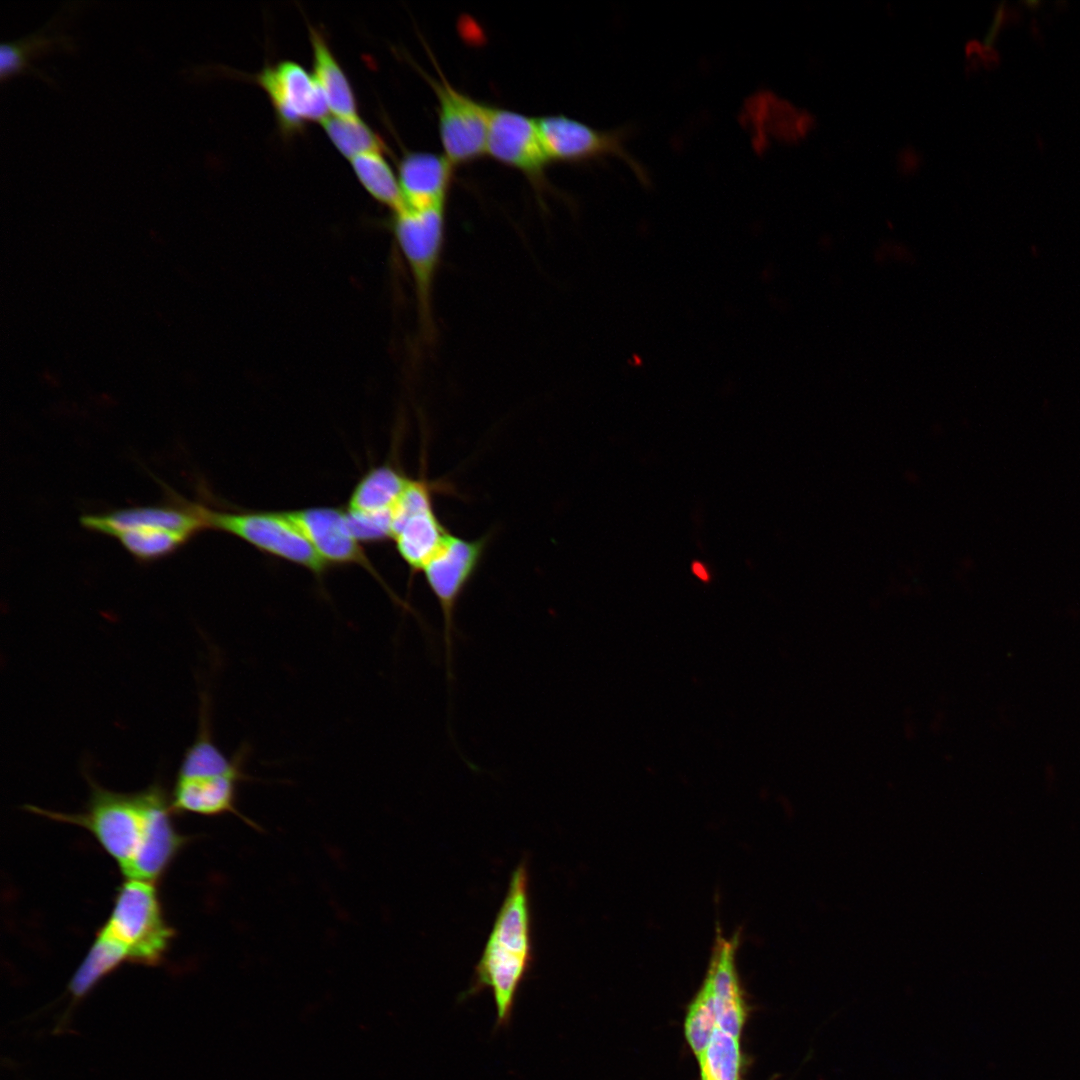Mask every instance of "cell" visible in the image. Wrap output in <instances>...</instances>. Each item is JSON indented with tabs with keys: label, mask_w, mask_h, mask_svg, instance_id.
I'll list each match as a JSON object with an SVG mask.
<instances>
[{
	"label": "cell",
	"mask_w": 1080,
	"mask_h": 1080,
	"mask_svg": "<svg viewBox=\"0 0 1080 1080\" xmlns=\"http://www.w3.org/2000/svg\"><path fill=\"white\" fill-rule=\"evenodd\" d=\"M533 962L530 878L523 860L512 871L472 982L462 998L490 989L497 1011L495 1027L508 1026L518 991Z\"/></svg>",
	"instance_id": "obj_1"
},
{
	"label": "cell",
	"mask_w": 1080,
	"mask_h": 1080,
	"mask_svg": "<svg viewBox=\"0 0 1080 1080\" xmlns=\"http://www.w3.org/2000/svg\"><path fill=\"white\" fill-rule=\"evenodd\" d=\"M124 961H129L125 948L98 930L93 944L70 982L71 993L77 997L84 995L103 976Z\"/></svg>",
	"instance_id": "obj_22"
},
{
	"label": "cell",
	"mask_w": 1080,
	"mask_h": 1080,
	"mask_svg": "<svg viewBox=\"0 0 1080 1080\" xmlns=\"http://www.w3.org/2000/svg\"><path fill=\"white\" fill-rule=\"evenodd\" d=\"M696 1059L699 1063L700 1080H740V1037L716 1026Z\"/></svg>",
	"instance_id": "obj_23"
},
{
	"label": "cell",
	"mask_w": 1080,
	"mask_h": 1080,
	"mask_svg": "<svg viewBox=\"0 0 1080 1080\" xmlns=\"http://www.w3.org/2000/svg\"><path fill=\"white\" fill-rule=\"evenodd\" d=\"M247 781H255V778L245 770L195 777L176 776L170 795L171 806L175 812L204 816L232 814L248 826L261 830L237 806L239 785Z\"/></svg>",
	"instance_id": "obj_14"
},
{
	"label": "cell",
	"mask_w": 1080,
	"mask_h": 1080,
	"mask_svg": "<svg viewBox=\"0 0 1080 1080\" xmlns=\"http://www.w3.org/2000/svg\"><path fill=\"white\" fill-rule=\"evenodd\" d=\"M740 931L727 937L720 926L715 938L704 979L709 983L716 1013V1026L741 1037L748 1007L737 969Z\"/></svg>",
	"instance_id": "obj_11"
},
{
	"label": "cell",
	"mask_w": 1080,
	"mask_h": 1080,
	"mask_svg": "<svg viewBox=\"0 0 1080 1080\" xmlns=\"http://www.w3.org/2000/svg\"><path fill=\"white\" fill-rule=\"evenodd\" d=\"M346 519L352 535L359 542L375 543L393 536V511L366 513L348 510Z\"/></svg>",
	"instance_id": "obj_27"
},
{
	"label": "cell",
	"mask_w": 1080,
	"mask_h": 1080,
	"mask_svg": "<svg viewBox=\"0 0 1080 1080\" xmlns=\"http://www.w3.org/2000/svg\"><path fill=\"white\" fill-rule=\"evenodd\" d=\"M207 529L232 534L256 549L302 566L315 575L327 564L286 512H225L201 505Z\"/></svg>",
	"instance_id": "obj_5"
},
{
	"label": "cell",
	"mask_w": 1080,
	"mask_h": 1080,
	"mask_svg": "<svg viewBox=\"0 0 1080 1080\" xmlns=\"http://www.w3.org/2000/svg\"><path fill=\"white\" fill-rule=\"evenodd\" d=\"M384 152L372 151L352 159L353 171L367 192L392 212L404 206L398 177L385 159Z\"/></svg>",
	"instance_id": "obj_21"
},
{
	"label": "cell",
	"mask_w": 1080,
	"mask_h": 1080,
	"mask_svg": "<svg viewBox=\"0 0 1080 1080\" xmlns=\"http://www.w3.org/2000/svg\"><path fill=\"white\" fill-rule=\"evenodd\" d=\"M437 77L422 72L438 103V131L443 154L454 165L486 155L490 106L454 87L434 61Z\"/></svg>",
	"instance_id": "obj_7"
},
{
	"label": "cell",
	"mask_w": 1080,
	"mask_h": 1080,
	"mask_svg": "<svg viewBox=\"0 0 1080 1080\" xmlns=\"http://www.w3.org/2000/svg\"><path fill=\"white\" fill-rule=\"evenodd\" d=\"M173 813L170 796L164 789L151 809L144 841L126 878L156 882L167 871L187 842L175 827Z\"/></svg>",
	"instance_id": "obj_16"
},
{
	"label": "cell",
	"mask_w": 1080,
	"mask_h": 1080,
	"mask_svg": "<svg viewBox=\"0 0 1080 1080\" xmlns=\"http://www.w3.org/2000/svg\"><path fill=\"white\" fill-rule=\"evenodd\" d=\"M454 168L444 154L404 152L398 163L404 205L418 209L446 206Z\"/></svg>",
	"instance_id": "obj_15"
},
{
	"label": "cell",
	"mask_w": 1080,
	"mask_h": 1080,
	"mask_svg": "<svg viewBox=\"0 0 1080 1080\" xmlns=\"http://www.w3.org/2000/svg\"><path fill=\"white\" fill-rule=\"evenodd\" d=\"M445 208L404 205L392 212L390 220L394 239L413 278L418 318L426 337L433 330V286L444 243Z\"/></svg>",
	"instance_id": "obj_4"
},
{
	"label": "cell",
	"mask_w": 1080,
	"mask_h": 1080,
	"mask_svg": "<svg viewBox=\"0 0 1080 1080\" xmlns=\"http://www.w3.org/2000/svg\"><path fill=\"white\" fill-rule=\"evenodd\" d=\"M490 534L467 539L451 533L422 572L443 616L446 673L452 681L455 615L458 603L471 582L487 549Z\"/></svg>",
	"instance_id": "obj_6"
},
{
	"label": "cell",
	"mask_w": 1080,
	"mask_h": 1080,
	"mask_svg": "<svg viewBox=\"0 0 1080 1080\" xmlns=\"http://www.w3.org/2000/svg\"><path fill=\"white\" fill-rule=\"evenodd\" d=\"M88 781L89 799L80 813L55 812L32 805L26 809L88 830L126 876L144 841L151 809L164 788L155 783L138 792L123 793L106 789L90 778Z\"/></svg>",
	"instance_id": "obj_2"
},
{
	"label": "cell",
	"mask_w": 1080,
	"mask_h": 1080,
	"mask_svg": "<svg viewBox=\"0 0 1080 1080\" xmlns=\"http://www.w3.org/2000/svg\"><path fill=\"white\" fill-rule=\"evenodd\" d=\"M99 930L125 948L129 961L145 965L159 963L175 935L165 919L156 883L134 878L121 884Z\"/></svg>",
	"instance_id": "obj_3"
},
{
	"label": "cell",
	"mask_w": 1080,
	"mask_h": 1080,
	"mask_svg": "<svg viewBox=\"0 0 1080 1080\" xmlns=\"http://www.w3.org/2000/svg\"><path fill=\"white\" fill-rule=\"evenodd\" d=\"M255 80L268 95L285 133L328 116L327 101L314 75L298 62L286 59L267 64L255 74Z\"/></svg>",
	"instance_id": "obj_10"
},
{
	"label": "cell",
	"mask_w": 1080,
	"mask_h": 1080,
	"mask_svg": "<svg viewBox=\"0 0 1080 1080\" xmlns=\"http://www.w3.org/2000/svg\"><path fill=\"white\" fill-rule=\"evenodd\" d=\"M716 1027L714 998L709 983L703 982L687 1007L684 1021L686 1041L697 1058Z\"/></svg>",
	"instance_id": "obj_26"
},
{
	"label": "cell",
	"mask_w": 1080,
	"mask_h": 1080,
	"mask_svg": "<svg viewBox=\"0 0 1080 1080\" xmlns=\"http://www.w3.org/2000/svg\"><path fill=\"white\" fill-rule=\"evenodd\" d=\"M537 123L550 162L584 163L614 156L629 166L641 184H650L646 168L625 147L630 127L600 130L562 114L539 117Z\"/></svg>",
	"instance_id": "obj_8"
},
{
	"label": "cell",
	"mask_w": 1080,
	"mask_h": 1080,
	"mask_svg": "<svg viewBox=\"0 0 1080 1080\" xmlns=\"http://www.w3.org/2000/svg\"><path fill=\"white\" fill-rule=\"evenodd\" d=\"M50 29L51 23L21 39L1 45L0 78L2 82L25 73L50 81L49 77L32 66L31 60L57 50L72 51L75 48L72 37L65 34H52L49 32Z\"/></svg>",
	"instance_id": "obj_19"
},
{
	"label": "cell",
	"mask_w": 1080,
	"mask_h": 1080,
	"mask_svg": "<svg viewBox=\"0 0 1080 1080\" xmlns=\"http://www.w3.org/2000/svg\"><path fill=\"white\" fill-rule=\"evenodd\" d=\"M448 534L436 514L434 503L393 513L392 539L412 573L422 572Z\"/></svg>",
	"instance_id": "obj_17"
},
{
	"label": "cell",
	"mask_w": 1080,
	"mask_h": 1080,
	"mask_svg": "<svg viewBox=\"0 0 1080 1080\" xmlns=\"http://www.w3.org/2000/svg\"><path fill=\"white\" fill-rule=\"evenodd\" d=\"M1039 3H1040L1039 1H1034V0H1030V1H1026V2H1025V4H1026V5H1028V6H1030V7H1031V6H1036V5H1039Z\"/></svg>",
	"instance_id": "obj_30"
},
{
	"label": "cell",
	"mask_w": 1080,
	"mask_h": 1080,
	"mask_svg": "<svg viewBox=\"0 0 1080 1080\" xmlns=\"http://www.w3.org/2000/svg\"><path fill=\"white\" fill-rule=\"evenodd\" d=\"M486 154L519 171L538 192L547 187L546 167L550 161L542 143L537 118L490 106Z\"/></svg>",
	"instance_id": "obj_9"
},
{
	"label": "cell",
	"mask_w": 1080,
	"mask_h": 1080,
	"mask_svg": "<svg viewBox=\"0 0 1080 1080\" xmlns=\"http://www.w3.org/2000/svg\"><path fill=\"white\" fill-rule=\"evenodd\" d=\"M692 570H693L694 574L696 576H698L700 579H702L704 581H707L709 579L708 573H707V571L705 570L704 566L701 563L694 562L693 565H692Z\"/></svg>",
	"instance_id": "obj_29"
},
{
	"label": "cell",
	"mask_w": 1080,
	"mask_h": 1080,
	"mask_svg": "<svg viewBox=\"0 0 1080 1080\" xmlns=\"http://www.w3.org/2000/svg\"><path fill=\"white\" fill-rule=\"evenodd\" d=\"M321 123L331 142L349 159L362 153L384 152L386 149L383 139L359 116L328 115Z\"/></svg>",
	"instance_id": "obj_24"
},
{
	"label": "cell",
	"mask_w": 1080,
	"mask_h": 1080,
	"mask_svg": "<svg viewBox=\"0 0 1080 1080\" xmlns=\"http://www.w3.org/2000/svg\"><path fill=\"white\" fill-rule=\"evenodd\" d=\"M410 478L392 464L370 469L354 487L348 510L366 513L393 511Z\"/></svg>",
	"instance_id": "obj_20"
},
{
	"label": "cell",
	"mask_w": 1080,
	"mask_h": 1080,
	"mask_svg": "<svg viewBox=\"0 0 1080 1080\" xmlns=\"http://www.w3.org/2000/svg\"><path fill=\"white\" fill-rule=\"evenodd\" d=\"M122 546L138 561L151 562L176 552L191 537L164 529H134L116 536Z\"/></svg>",
	"instance_id": "obj_25"
},
{
	"label": "cell",
	"mask_w": 1080,
	"mask_h": 1080,
	"mask_svg": "<svg viewBox=\"0 0 1080 1080\" xmlns=\"http://www.w3.org/2000/svg\"><path fill=\"white\" fill-rule=\"evenodd\" d=\"M313 54V75L333 115L357 117V101L352 85L320 30L309 26Z\"/></svg>",
	"instance_id": "obj_18"
},
{
	"label": "cell",
	"mask_w": 1080,
	"mask_h": 1080,
	"mask_svg": "<svg viewBox=\"0 0 1080 1080\" xmlns=\"http://www.w3.org/2000/svg\"><path fill=\"white\" fill-rule=\"evenodd\" d=\"M1005 4H1006V2L1003 1L998 5V7L996 9V12H995V15H994V18H993V21H992V23L990 25V28L988 29V32H987V34H986V36L984 38V43L988 47L993 45V43L996 40V37L998 35L999 29H1000V27H1001V25L1003 23L1004 15H1005Z\"/></svg>",
	"instance_id": "obj_28"
},
{
	"label": "cell",
	"mask_w": 1080,
	"mask_h": 1080,
	"mask_svg": "<svg viewBox=\"0 0 1080 1080\" xmlns=\"http://www.w3.org/2000/svg\"><path fill=\"white\" fill-rule=\"evenodd\" d=\"M286 514L327 565L356 564L377 576L360 542L352 535L344 511L333 507H310ZM377 578L382 582L380 577Z\"/></svg>",
	"instance_id": "obj_13"
},
{
	"label": "cell",
	"mask_w": 1080,
	"mask_h": 1080,
	"mask_svg": "<svg viewBox=\"0 0 1080 1080\" xmlns=\"http://www.w3.org/2000/svg\"><path fill=\"white\" fill-rule=\"evenodd\" d=\"M81 525L90 531L116 537L134 529H164L194 536L207 529L201 513V505L180 498L172 504L139 506L118 509L103 514H89L80 518Z\"/></svg>",
	"instance_id": "obj_12"
}]
</instances>
